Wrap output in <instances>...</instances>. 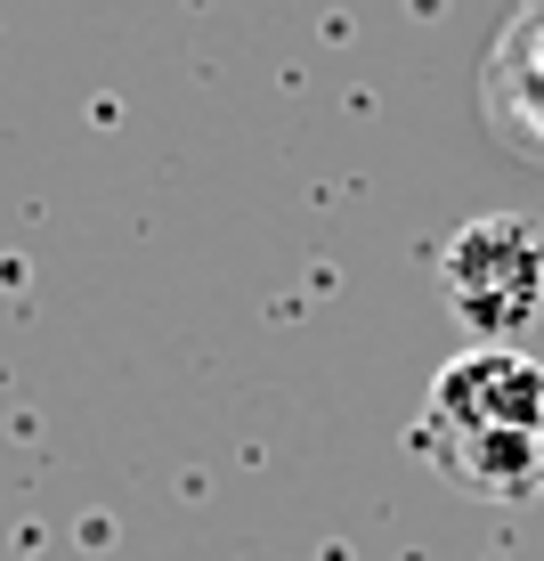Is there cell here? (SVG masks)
I'll return each instance as SVG.
<instances>
[{"mask_svg": "<svg viewBox=\"0 0 544 561\" xmlns=\"http://www.w3.org/2000/svg\"><path fill=\"white\" fill-rule=\"evenodd\" d=\"M439 285L455 325H472L479 342H520L544 318V220L488 211V220L455 228L439 253Z\"/></svg>", "mask_w": 544, "mask_h": 561, "instance_id": "obj_1", "label": "cell"}, {"mask_svg": "<svg viewBox=\"0 0 544 561\" xmlns=\"http://www.w3.org/2000/svg\"><path fill=\"white\" fill-rule=\"evenodd\" d=\"M431 423H463V432H529L544 439V358L520 342H472L463 358H447L423 399Z\"/></svg>", "mask_w": 544, "mask_h": 561, "instance_id": "obj_2", "label": "cell"}, {"mask_svg": "<svg viewBox=\"0 0 544 561\" xmlns=\"http://www.w3.org/2000/svg\"><path fill=\"white\" fill-rule=\"evenodd\" d=\"M415 456L431 463L447 489L488 496V505H529L544 496V439L529 432H463V423H415Z\"/></svg>", "mask_w": 544, "mask_h": 561, "instance_id": "obj_3", "label": "cell"}, {"mask_svg": "<svg viewBox=\"0 0 544 561\" xmlns=\"http://www.w3.org/2000/svg\"><path fill=\"white\" fill-rule=\"evenodd\" d=\"M488 123L512 147L544 154V0L504 25V42L488 57Z\"/></svg>", "mask_w": 544, "mask_h": 561, "instance_id": "obj_4", "label": "cell"}]
</instances>
